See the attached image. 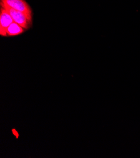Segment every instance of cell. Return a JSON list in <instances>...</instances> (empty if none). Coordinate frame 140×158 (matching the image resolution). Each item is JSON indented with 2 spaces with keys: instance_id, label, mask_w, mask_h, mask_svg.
<instances>
[{
  "instance_id": "obj_1",
  "label": "cell",
  "mask_w": 140,
  "mask_h": 158,
  "mask_svg": "<svg viewBox=\"0 0 140 158\" xmlns=\"http://www.w3.org/2000/svg\"><path fill=\"white\" fill-rule=\"evenodd\" d=\"M1 6H8L24 13L28 20L32 22V11L25 0H1Z\"/></svg>"
},
{
  "instance_id": "obj_2",
  "label": "cell",
  "mask_w": 140,
  "mask_h": 158,
  "mask_svg": "<svg viewBox=\"0 0 140 158\" xmlns=\"http://www.w3.org/2000/svg\"><path fill=\"white\" fill-rule=\"evenodd\" d=\"M1 7L4 8L10 14L14 22L19 24L25 29H28L30 28L32 22H31L28 20V17L24 13L19 11H17L14 9H12L11 8H9L8 6H1Z\"/></svg>"
},
{
  "instance_id": "obj_3",
  "label": "cell",
  "mask_w": 140,
  "mask_h": 158,
  "mask_svg": "<svg viewBox=\"0 0 140 158\" xmlns=\"http://www.w3.org/2000/svg\"><path fill=\"white\" fill-rule=\"evenodd\" d=\"M13 20L10 14L4 8L1 7L0 11V35L6 37V30L13 22Z\"/></svg>"
},
{
  "instance_id": "obj_4",
  "label": "cell",
  "mask_w": 140,
  "mask_h": 158,
  "mask_svg": "<svg viewBox=\"0 0 140 158\" xmlns=\"http://www.w3.org/2000/svg\"><path fill=\"white\" fill-rule=\"evenodd\" d=\"M25 28L19 24L13 22L6 30V37H13L19 35L25 32Z\"/></svg>"
}]
</instances>
